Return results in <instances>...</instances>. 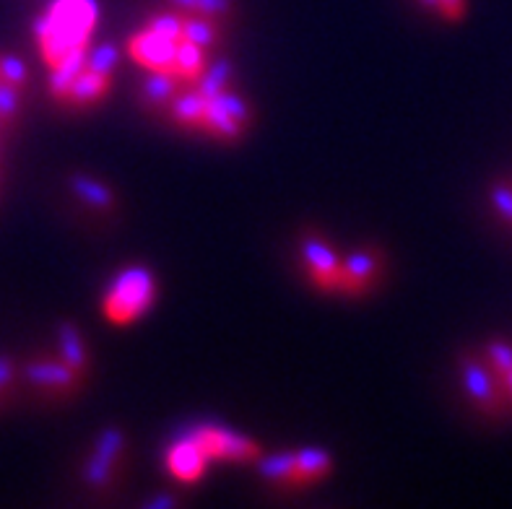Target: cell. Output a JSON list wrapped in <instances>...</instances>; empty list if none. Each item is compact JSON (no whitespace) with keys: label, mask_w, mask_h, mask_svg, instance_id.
<instances>
[{"label":"cell","mask_w":512,"mask_h":509,"mask_svg":"<svg viewBox=\"0 0 512 509\" xmlns=\"http://www.w3.org/2000/svg\"><path fill=\"white\" fill-rule=\"evenodd\" d=\"M419 3L427 8H432V11H437V0H419Z\"/></svg>","instance_id":"cb8c5ba5"},{"label":"cell","mask_w":512,"mask_h":509,"mask_svg":"<svg viewBox=\"0 0 512 509\" xmlns=\"http://www.w3.org/2000/svg\"><path fill=\"white\" fill-rule=\"evenodd\" d=\"M156 299V278L146 268H125L112 278L110 289L104 291L102 315L112 325H133L151 310Z\"/></svg>","instance_id":"3957f363"},{"label":"cell","mask_w":512,"mask_h":509,"mask_svg":"<svg viewBox=\"0 0 512 509\" xmlns=\"http://www.w3.org/2000/svg\"><path fill=\"white\" fill-rule=\"evenodd\" d=\"M117 63H120V50L115 45H99L89 50L86 65L78 71L73 84L65 89V94L58 102L68 104L73 110H84V107L99 104L110 94Z\"/></svg>","instance_id":"5b68a950"},{"label":"cell","mask_w":512,"mask_h":509,"mask_svg":"<svg viewBox=\"0 0 512 509\" xmlns=\"http://www.w3.org/2000/svg\"><path fill=\"white\" fill-rule=\"evenodd\" d=\"M125 452V434L117 429V426H107L102 434H99L97 445H94V452L91 458L86 460V471L84 481L91 486V489H104L110 484L112 476H115L117 465L123 460Z\"/></svg>","instance_id":"ba28073f"},{"label":"cell","mask_w":512,"mask_h":509,"mask_svg":"<svg viewBox=\"0 0 512 509\" xmlns=\"http://www.w3.org/2000/svg\"><path fill=\"white\" fill-rule=\"evenodd\" d=\"M208 455L203 452V447L195 442L193 434H185V437L175 439L169 445L167 455H164V465H167L169 476L177 478L180 484H195L201 481L203 473L208 471Z\"/></svg>","instance_id":"8fae6325"},{"label":"cell","mask_w":512,"mask_h":509,"mask_svg":"<svg viewBox=\"0 0 512 509\" xmlns=\"http://www.w3.org/2000/svg\"><path fill=\"white\" fill-rule=\"evenodd\" d=\"M58 341H60V359L68 364L71 369H76L78 374L86 372V364H89V354H86V343L81 330L73 323H63L58 328Z\"/></svg>","instance_id":"4fadbf2b"},{"label":"cell","mask_w":512,"mask_h":509,"mask_svg":"<svg viewBox=\"0 0 512 509\" xmlns=\"http://www.w3.org/2000/svg\"><path fill=\"white\" fill-rule=\"evenodd\" d=\"M500 382H502V390H505V393L510 395V398H512V369H510V372L502 374Z\"/></svg>","instance_id":"603a6c76"},{"label":"cell","mask_w":512,"mask_h":509,"mask_svg":"<svg viewBox=\"0 0 512 509\" xmlns=\"http://www.w3.org/2000/svg\"><path fill=\"white\" fill-rule=\"evenodd\" d=\"M13 380H16V364H13L11 359H6V356H0V393H3Z\"/></svg>","instance_id":"7402d4cb"},{"label":"cell","mask_w":512,"mask_h":509,"mask_svg":"<svg viewBox=\"0 0 512 509\" xmlns=\"http://www.w3.org/2000/svg\"><path fill=\"white\" fill-rule=\"evenodd\" d=\"M0 78L16 86L26 84V65L13 55H0Z\"/></svg>","instance_id":"d6986e66"},{"label":"cell","mask_w":512,"mask_h":509,"mask_svg":"<svg viewBox=\"0 0 512 509\" xmlns=\"http://www.w3.org/2000/svg\"><path fill=\"white\" fill-rule=\"evenodd\" d=\"M461 374H463V387L466 393L471 395V400L476 403V408H481L489 416H497L505 408V395H502L497 385V374L489 367L487 359H474V356H463L461 361Z\"/></svg>","instance_id":"52a82bcc"},{"label":"cell","mask_w":512,"mask_h":509,"mask_svg":"<svg viewBox=\"0 0 512 509\" xmlns=\"http://www.w3.org/2000/svg\"><path fill=\"white\" fill-rule=\"evenodd\" d=\"M177 86H180V81L167 76V73H149L143 81V99L149 107H167L175 99Z\"/></svg>","instance_id":"9a60e30c"},{"label":"cell","mask_w":512,"mask_h":509,"mask_svg":"<svg viewBox=\"0 0 512 509\" xmlns=\"http://www.w3.org/2000/svg\"><path fill=\"white\" fill-rule=\"evenodd\" d=\"M71 187L76 198H81L86 206L97 208V211H110L115 206V195H112L110 187L89 177V174H76L71 180Z\"/></svg>","instance_id":"5bb4252c"},{"label":"cell","mask_w":512,"mask_h":509,"mask_svg":"<svg viewBox=\"0 0 512 509\" xmlns=\"http://www.w3.org/2000/svg\"><path fill=\"white\" fill-rule=\"evenodd\" d=\"M21 110V86L0 78V123H11Z\"/></svg>","instance_id":"e0dca14e"},{"label":"cell","mask_w":512,"mask_h":509,"mask_svg":"<svg viewBox=\"0 0 512 509\" xmlns=\"http://www.w3.org/2000/svg\"><path fill=\"white\" fill-rule=\"evenodd\" d=\"M24 377L32 385L50 390V393H68L81 382V374L71 369L63 359H34L24 367Z\"/></svg>","instance_id":"7c38bea8"},{"label":"cell","mask_w":512,"mask_h":509,"mask_svg":"<svg viewBox=\"0 0 512 509\" xmlns=\"http://www.w3.org/2000/svg\"><path fill=\"white\" fill-rule=\"evenodd\" d=\"M99 24V0H52L34 21V37L47 68H55L76 52L89 50Z\"/></svg>","instance_id":"6da1fadb"},{"label":"cell","mask_w":512,"mask_h":509,"mask_svg":"<svg viewBox=\"0 0 512 509\" xmlns=\"http://www.w3.org/2000/svg\"><path fill=\"white\" fill-rule=\"evenodd\" d=\"M468 0H437V13L445 21H461L466 16Z\"/></svg>","instance_id":"44dd1931"},{"label":"cell","mask_w":512,"mask_h":509,"mask_svg":"<svg viewBox=\"0 0 512 509\" xmlns=\"http://www.w3.org/2000/svg\"><path fill=\"white\" fill-rule=\"evenodd\" d=\"M260 476L279 489H302L323 481L333 471L331 452L323 447H302L297 452H273L260 460Z\"/></svg>","instance_id":"277c9868"},{"label":"cell","mask_w":512,"mask_h":509,"mask_svg":"<svg viewBox=\"0 0 512 509\" xmlns=\"http://www.w3.org/2000/svg\"><path fill=\"white\" fill-rule=\"evenodd\" d=\"M190 434L195 437V442L203 447V452L208 455V460H224V463H253L260 460V445L253 442L245 434L227 429V426H214L203 424L190 429Z\"/></svg>","instance_id":"8992f818"},{"label":"cell","mask_w":512,"mask_h":509,"mask_svg":"<svg viewBox=\"0 0 512 509\" xmlns=\"http://www.w3.org/2000/svg\"><path fill=\"white\" fill-rule=\"evenodd\" d=\"M185 42V13L172 8L154 16L128 39V55L146 73H167L177 78V55Z\"/></svg>","instance_id":"7a4b0ae2"},{"label":"cell","mask_w":512,"mask_h":509,"mask_svg":"<svg viewBox=\"0 0 512 509\" xmlns=\"http://www.w3.org/2000/svg\"><path fill=\"white\" fill-rule=\"evenodd\" d=\"M492 203L505 221H512V187L497 185L492 190Z\"/></svg>","instance_id":"ffe728a7"},{"label":"cell","mask_w":512,"mask_h":509,"mask_svg":"<svg viewBox=\"0 0 512 509\" xmlns=\"http://www.w3.org/2000/svg\"><path fill=\"white\" fill-rule=\"evenodd\" d=\"M169 6L208 19H224L227 13H232V0H169Z\"/></svg>","instance_id":"2e32d148"},{"label":"cell","mask_w":512,"mask_h":509,"mask_svg":"<svg viewBox=\"0 0 512 509\" xmlns=\"http://www.w3.org/2000/svg\"><path fill=\"white\" fill-rule=\"evenodd\" d=\"M383 271V258L375 250H357L346 260H341V284L338 294L344 297H364L377 284Z\"/></svg>","instance_id":"30bf717a"},{"label":"cell","mask_w":512,"mask_h":509,"mask_svg":"<svg viewBox=\"0 0 512 509\" xmlns=\"http://www.w3.org/2000/svg\"><path fill=\"white\" fill-rule=\"evenodd\" d=\"M302 260L307 265L310 281L325 294H338L341 284V258L336 255L323 237H305L302 239Z\"/></svg>","instance_id":"9c48e42d"},{"label":"cell","mask_w":512,"mask_h":509,"mask_svg":"<svg viewBox=\"0 0 512 509\" xmlns=\"http://www.w3.org/2000/svg\"><path fill=\"white\" fill-rule=\"evenodd\" d=\"M484 359L494 369V374L502 377V374L512 369V346L505 341H492L487 346V351H484Z\"/></svg>","instance_id":"ac0fdd59"}]
</instances>
